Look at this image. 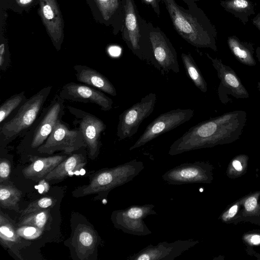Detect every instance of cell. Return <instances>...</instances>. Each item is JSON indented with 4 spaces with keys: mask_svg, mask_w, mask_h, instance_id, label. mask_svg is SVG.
Instances as JSON below:
<instances>
[{
    "mask_svg": "<svg viewBox=\"0 0 260 260\" xmlns=\"http://www.w3.org/2000/svg\"><path fill=\"white\" fill-rule=\"evenodd\" d=\"M247 120L243 110L225 113L192 126L170 147L173 156L183 152L232 143L239 139Z\"/></svg>",
    "mask_w": 260,
    "mask_h": 260,
    "instance_id": "cell-1",
    "label": "cell"
},
{
    "mask_svg": "<svg viewBox=\"0 0 260 260\" xmlns=\"http://www.w3.org/2000/svg\"><path fill=\"white\" fill-rule=\"evenodd\" d=\"M174 29L187 43L197 48L217 51V31L204 12L196 2L185 9L175 0H161Z\"/></svg>",
    "mask_w": 260,
    "mask_h": 260,
    "instance_id": "cell-2",
    "label": "cell"
},
{
    "mask_svg": "<svg viewBox=\"0 0 260 260\" xmlns=\"http://www.w3.org/2000/svg\"><path fill=\"white\" fill-rule=\"evenodd\" d=\"M52 86L43 87L26 101L0 125L1 144L24 137L39 116Z\"/></svg>",
    "mask_w": 260,
    "mask_h": 260,
    "instance_id": "cell-3",
    "label": "cell"
},
{
    "mask_svg": "<svg viewBox=\"0 0 260 260\" xmlns=\"http://www.w3.org/2000/svg\"><path fill=\"white\" fill-rule=\"evenodd\" d=\"M142 161L136 159L111 168H105L97 172L89 183L79 187L73 192L75 197L98 193L107 197L113 189L132 181L144 169Z\"/></svg>",
    "mask_w": 260,
    "mask_h": 260,
    "instance_id": "cell-4",
    "label": "cell"
},
{
    "mask_svg": "<svg viewBox=\"0 0 260 260\" xmlns=\"http://www.w3.org/2000/svg\"><path fill=\"white\" fill-rule=\"evenodd\" d=\"M149 31L150 22L139 14L134 0H126L120 32L122 40L135 55L149 63L151 57Z\"/></svg>",
    "mask_w": 260,
    "mask_h": 260,
    "instance_id": "cell-5",
    "label": "cell"
},
{
    "mask_svg": "<svg viewBox=\"0 0 260 260\" xmlns=\"http://www.w3.org/2000/svg\"><path fill=\"white\" fill-rule=\"evenodd\" d=\"M64 100L55 95L49 104L43 108L39 116L25 134L23 145L31 149H37L47 139L55 125L64 115Z\"/></svg>",
    "mask_w": 260,
    "mask_h": 260,
    "instance_id": "cell-6",
    "label": "cell"
},
{
    "mask_svg": "<svg viewBox=\"0 0 260 260\" xmlns=\"http://www.w3.org/2000/svg\"><path fill=\"white\" fill-rule=\"evenodd\" d=\"M151 47L150 62L162 74L172 71L179 72L177 52L165 32L150 22Z\"/></svg>",
    "mask_w": 260,
    "mask_h": 260,
    "instance_id": "cell-7",
    "label": "cell"
},
{
    "mask_svg": "<svg viewBox=\"0 0 260 260\" xmlns=\"http://www.w3.org/2000/svg\"><path fill=\"white\" fill-rule=\"evenodd\" d=\"M152 204L132 205L124 209L114 211L111 220L115 228L126 234L135 236H146L152 233L144 221L148 216L156 215Z\"/></svg>",
    "mask_w": 260,
    "mask_h": 260,
    "instance_id": "cell-8",
    "label": "cell"
},
{
    "mask_svg": "<svg viewBox=\"0 0 260 260\" xmlns=\"http://www.w3.org/2000/svg\"><path fill=\"white\" fill-rule=\"evenodd\" d=\"M194 113V110L191 109L178 108L161 114L147 126L129 150L142 147L160 135L189 121L193 116Z\"/></svg>",
    "mask_w": 260,
    "mask_h": 260,
    "instance_id": "cell-9",
    "label": "cell"
},
{
    "mask_svg": "<svg viewBox=\"0 0 260 260\" xmlns=\"http://www.w3.org/2000/svg\"><path fill=\"white\" fill-rule=\"evenodd\" d=\"M82 147H86V144L80 130L70 129L61 120L56 123L47 139L37 151L46 154L59 151L71 154Z\"/></svg>",
    "mask_w": 260,
    "mask_h": 260,
    "instance_id": "cell-10",
    "label": "cell"
},
{
    "mask_svg": "<svg viewBox=\"0 0 260 260\" xmlns=\"http://www.w3.org/2000/svg\"><path fill=\"white\" fill-rule=\"evenodd\" d=\"M156 102V95L149 93L119 116L117 136L123 140L133 136L144 119L153 112Z\"/></svg>",
    "mask_w": 260,
    "mask_h": 260,
    "instance_id": "cell-11",
    "label": "cell"
},
{
    "mask_svg": "<svg viewBox=\"0 0 260 260\" xmlns=\"http://www.w3.org/2000/svg\"><path fill=\"white\" fill-rule=\"evenodd\" d=\"M69 111L75 116L74 123L78 125L88 149V156L91 159L99 155L102 146L101 136L106 128L102 120L95 115L82 110L67 106Z\"/></svg>",
    "mask_w": 260,
    "mask_h": 260,
    "instance_id": "cell-12",
    "label": "cell"
},
{
    "mask_svg": "<svg viewBox=\"0 0 260 260\" xmlns=\"http://www.w3.org/2000/svg\"><path fill=\"white\" fill-rule=\"evenodd\" d=\"M213 166L208 162H186L169 170L162 175V178L172 185L211 183L213 179Z\"/></svg>",
    "mask_w": 260,
    "mask_h": 260,
    "instance_id": "cell-13",
    "label": "cell"
},
{
    "mask_svg": "<svg viewBox=\"0 0 260 260\" xmlns=\"http://www.w3.org/2000/svg\"><path fill=\"white\" fill-rule=\"evenodd\" d=\"M206 54L216 70L220 80L217 92L221 102L223 104L228 103L231 100L230 96L236 99L249 98L248 91L235 71L223 63L221 59L213 58L208 53Z\"/></svg>",
    "mask_w": 260,
    "mask_h": 260,
    "instance_id": "cell-14",
    "label": "cell"
},
{
    "mask_svg": "<svg viewBox=\"0 0 260 260\" xmlns=\"http://www.w3.org/2000/svg\"><path fill=\"white\" fill-rule=\"evenodd\" d=\"M199 243L192 239L178 240L172 243L162 242L150 244L127 257L129 260H173Z\"/></svg>",
    "mask_w": 260,
    "mask_h": 260,
    "instance_id": "cell-15",
    "label": "cell"
},
{
    "mask_svg": "<svg viewBox=\"0 0 260 260\" xmlns=\"http://www.w3.org/2000/svg\"><path fill=\"white\" fill-rule=\"evenodd\" d=\"M64 100L91 103L98 105L104 111L112 109L113 102L103 91L86 84L69 82L61 89L59 94Z\"/></svg>",
    "mask_w": 260,
    "mask_h": 260,
    "instance_id": "cell-16",
    "label": "cell"
},
{
    "mask_svg": "<svg viewBox=\"0 0 260 260\" xmlns=\"http://www.w3.org/2000/svg\"><path fill=\"white\" fill-rule=\"evenodd\" d=\"M67 158L66 155H56L40 157L28 155L31 163L22 171L23 176L33 181H40L51 172L57 165Z\"/></svg>",
    "mask_w": 260,
    "mask_h": 260,
    "instance_id": "cell-17",
    "label": "cell"
},
{
    "mask_svg": "<svg viewBox=\"0 0 260 260\" xmlns=\"http://www.w3.org/2000/svg\"><path fill=\"white\" fill-rule=\"evenodd\" d=\"M98 235L90 226L80 224L76 228L73 244L79 258L88 259L98 244Z\"/></svg>",
    "mask_w": 260,
    "mask_h": 260,
    "instance_id": "cell-18",
    "label": "cell"
},
{
    "mask_svg": "<svg viewBox=\"0 0 260 260\" xmlns=\"http://www.w3.org/2000/svg\"><path fill=\"white\" fill-rule=\"evenodd\" d=\"M73 68L78 81L112 96L117 95L116 89L112 83L96 70L84 65H75Z\"/></svg>",
    "mask_w": 260,
    "mask_h": 260,
    "instance_id": "cell-19",
    "label": "cell"
},
{
    "mask_svg": "<svg viewBox=\"0 0 260 260\" xmlns=\"http://www.w3.org/2000/svg\"><path fill=\"white\" fill-rule=\"evenodd\" d=\"M96 2L104 20L113 26L115 34L121 32L126 0H96Z\"/></svg>",
    "mask_w": 260,
    "mask_h": 260,
    "instance_id": "cell-20",
    "label": "cell"
},
{
    "mask_svg": "<svg viewBox=\"0 0 260 260\" xmlns=\"http://www.w3.org/2000/svg\"><path fill=\"white\" fill-rule=\"evenodd\" d=\"M86 163V158L82 153H74L61 161L45 178L49 181L62 180L70 172L83 168Z\"/></svg>",
    "mask_w": 260,
    "mask_h": 260,
    "instance_id": "cell-21",
    "label": "cell"
},
{
    "mask_svg": "<svg viewBox=\"0 0 260 260\" xmlns=\"http://www.w3.org/2000/svg\"><path fill=\"white\" fill-rule=\"evenodd\" d=\"M260 191H255L241 198V208L237 220L260 225Z\"/></svg>",
    "mask_w": 260,
    "mask_h": 260,
    "instance_id": "cell-22",
    "label": "cell"
},
{
    "mask_svg": "<svg viewBox=\"0 0 260 260\" xmlns=\"http://www.w3.org/2000/svg\"><path fill=\"white\" fill-rule=\"evenodd\" d=\"M228 44L232 53L241 63L250 67L256 65L252 44L242 41L236 36L228 38Z\"/></svg>",
    "mask_w": 260,
    "mask_h": 260,
    "instance_id": "cell-23",
    "label": "cell"
},
{
    "mask_svg": "<svg viewBox=\"0 0 260 260\" xmlns=\"http://www.w3.org/2000/svg\"><path fill=\"white\" fill-rule=\"evenodd\" d=\"M220 5L244 24L249 21V17L255 14L254 5L249 0H223Z\"/></svg>",
    "mask_w": 260,
    "mask_h": 260,
    "instance_id": "cell-24",
    "label": "cell"
},
{
    "mask_svg": "<svg viewBox=\"0 0 260 260\" xmlns=\"http://www.w3.org/2000/svg\"><path fill=\"white\" fill-rule=\"evenodd\" d=\"M181 59L186 72L194 85L202 92L207 91V84L190 53H182Z\"/></svg>",
    "mask_w": 260,
    "mask_h": 260,
    "instance_id": "cell-25",
    "label": "cell"
},
{
    "mask_svg": "<svg viewBox=\"0 0 260 260\" xmlns=\"http://www.w3.org/2000/svg\"><path fill=\"white\" fill-rule=\"evenodd\" d=\"M0 241L4 246L13 251V246L20 242V236L13 224L3 215L2 212L0 215Z\"/></svg>",
    "mask_w": 260,
    "mask_h": 260,
    "instance_id": "cell-26",
    "label": "cell"
},
{
    "mask_svg": "<svg viewBox=\"0 0 260 260\" xmlns=\"http://www.w3.org/2000/svg\"><path fill=\"white\" fill-rule=\"evenodd\" d=\"M22 195L21 191L11 185H0V204L4 208L19 210L18 203Z\"/></svg>",
    "mask_w": 260,
    "mask_h": 260,
    "instance_id": "cell-27",
    "label": "cell"
},
{
    "mask_svg": "<svg viewBox=\"0 0 260 260\" xmlns=\"http://www.w3.org/2000/svg\"><path fill=\"white\" fill-rule=\"evenodd\" d=\"M24 91L14 94L0 106V125L5 122L26 100Z\"/></svg>",
    "mask_w": 260,
    "mask_h": 260,
    "instance_id": "cell-28",
    "label": "cell"
},
{
    "mask_svg": "<svg viewBox=\"0 0 260 260\" xmlns=\"http://www.w3.org/2000/svg\"><path fill=\"white\" fill-rule=\"evenodd\" d=\"M248 156L243 154L233 158L228 166L227 176L231 179H236L245 174L248 169Z\"/></svg>",
    "mask_w": 260,
    "mask_h": 260,
    "instance_id": "cell-29",
    "label": "cell"
},
{
    "mask_svg": "<svg viewBox=\"0 0 260 260\" xmlns=\"http://www.w3.org/2000/svg\"><path fill=\"white\" fill-rule=\"evenodd\" d=\"M50 209H46L32 212L23 216L19 226L27 225L44 230L49 218Z\"/></svg>",
    "mask_w": 260,
    "mask_h": 260,
    "instance_id": "cell-30",
    "label": "cell"
},
{
    "mask_svg": "<svg viewBox=\"0 0 260 260\" xmlns=\"http://www.w3.org/2000/svg\"><path fill=\"white\" fill-rule=\"evenodd\" d=\"M55 200L51 197H44L30 203L21 212L22 217L34 212L46 209L53 206Z\"/></svg>",
    "mask_w": 260,
    "mask_h": 260,
    "instance_id": "cell-31",
    "label": "cell"
},
{
    "mask_svg": "<svg viewBox=\"0 0 260 260\" xmlns=\"http://www.w3.org/2000/svg\"><path fill=\"white\" fill-rule=\"evenodd\" d=\"M41 12L45 23L51 31L53 24H57L58 23L57 17L59 16L57 8L49 2L42 6Z\"/></svg>",
    "mask_w": 260,
    "mask_h": 260,
    "instance_id": "cell-32",
    "label": "cell"
},
{
    "mask_svg": "<svg viewBox=\"0 0 260 260\" xmlns=\"http://www.w3.org/2000/svg\"><path fill=\"white\" fill-rule=\"evenodd\" d=\"M241 198L239 199L223 212L219 218L224 223L235 222L241 208Z\"/></svg>",
    "mask_w": 260,
    "mask_h": 260,
    "instance_id": "cell-33",
    "label": "cell"
},
{
    "mask_svg": "<svg viewBox=\"0 0 260 260\" xmlns=\"http://www.w3.org/2000/svg\"><path fill=\"white\" fill-rule=\"evenodd\" d=\"M43 231L37 227L27 225L19 226L16 230L18 235L26 240H34L38 238L42 235Z\"/></svg>",
    "mask_w": 260,
    "mask_h": 260,
    "instance_id": "cell-34",
    "label": "cell"
},
{
    "mask_svg": "<svg viewBox=\"0 0 260 260\" xmlns=\"http://www.w3.org/2000/svg\"><path fill=\"white\" fill-rule=\"evenodd\" d=\"M10 58L7 52L6 45L2 43L0 45V70L5 72L10 67Z\"/></svg>",
    "mask_w": 260,
    "mask_h": 260,
    "instance_id": "cell-35",
    "label": "cell"
},
{
    "mask_svg": "<svg viewBox=\"0 0 260 260\" xmlns=\"http://www.w3.org/2000/svg\"><path fill=\"white\" fill-rule=\"evenodd\" d=\"M10 172V161L5 158H2L0 161V182L1 183L9 178Z\"/></svg>",
    "mask_w": 260,
    "mask_h": 260,
    "instance_id": "cell-36",
    "label": "cell"
},
{
    "mask_svg": "<svg viewBox=\"0 0 260 260\" xmlns=\"http://www.w3.org/2000/svg\"><path fill=\"white\" fill-rule=\"evenodd\" d=\"M243 240L248 245H260V233L259 232L246 233L243 236Z\"/></svg>",
    "mask_w": 260,
    "mask_h": 260,
    "instance_id": "cell-37",
    "label": "cell"
},
{
    "mask_svg": "<svg viewBox=\"0 0 260 260\" xmlns=\"http://www.w3.org/2000/svg\"><path fill=\"white\" fill-rule=\"evenodd\" d=\"M143 4L151 7L154 13L159 17L160 14V3L161 0H141Z\"/></svg>",
    "mask_w": 260,
    "mask_h": 260,
    "instance_id": "cell-38",
    "label": "cell"
},
{
    "mask_svg": "<svg viewBox=\"0 0 260 260\" xmlns=\"http://www.w3.org/2000/svg\"><path fill=\"white\" fill-rule=\"evenodd\" d=\"M253 24L260 31V13L252 19Z\"/></svg>",
    "mask_w": 260,
    "mask_h": 260,
    "instance_id": "cell-39",
    "label": "cell"
},
{
    "mask_svg": "<svg viewBox=\"0 0 260 260\" xmlns=\"http://www.w3.org/2000/svg\"><path fill=\"white\" fill-rule=\"evenodd\" d=\"M39 185L43 187L45 193L48 192L49 190L50 186L47 182L44 179H42L39 181Z\"/></svg>",
    "mask_w": 260,
    "mask_h": 260,
    "instance_id": "cell-40",
    "label": "cell"
},
{
    "mask_svg": "<svg viewBox=\"0 0 260 260\" xmlns=\"http://www.w3.org/2000/svg\"><path fill=\"white\" fill-rule=\"evenodd\" d=\"M256 56L260 63V47H257L256 49Z\"/></svg>",
    "mask_w": 260,
    "mask_h": 260,
    "instance_id": "cell-41",
    "label": "cell"
},
{
    "mask_svg": "<svg viewBox=\"0 0 260 260\" xmlns=\"http://www.w3.org/2000/svg\"><path fill=\"white\" fill-rule=\"evenodd\" d=\"M182 1H183L186 4V5H188L193 3H195V2L197 3V2L199 1V0H182Z\"/></svg>",
    "mask_w": 260,
    "mask_h": 260,
    "instance_id": "cell-42",
    "label": "cell"
},
{
    "mask_svg": "<svg viewBox=\"0 0 260 260\" xmlns=\"http://www.w3.org/2000/svg\"><path fill=\"white\" fill-rule=\"evenodd\" d=\"M32 0H19L20 3L22 5H26L29 3Z\"/></svg>",
    "mask_w": 260,
    "mask_h": 260,
    "instance_id": "cell-43",
    "label": "cell"
},
{
    "mask_svg": "<svg viewBox=\"0 0 260 260\" xmlns=\"http://www.w3.org/2000/svg\"><path fill=\"white\" fill-rule=\"evenodd\" d=\"M257 88L260 92V81L257 83Z\"/></svg>",
    "mask_w": 260,
    "mask_h": 260,
    "instance_id": "cell-44",
    "label": "cell"
}]
</instances>
